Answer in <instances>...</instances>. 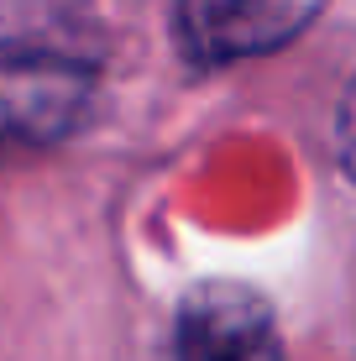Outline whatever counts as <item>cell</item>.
<instances>
[{
	"instance_id": "cell-2",
	"label": "cell",
	"mask_w": 356,
	"mask_h": 361,
	"mask_svg": "<svg viewBox=\"0 0 356 361\" xmlns=\"http://www.w3.org/2000/svg\"><path fill=\"white\" fill-rule=\"evenodd\" d=\"M325 0H178L173 37L194 68H226L293 42Z\"/></svg>"
},
{
	"instance_id": "cell-3",
	"label": "cell",
	"mask_w": 356,
	"mask_h": 361,
	"mask_svg": "<svg viewBox=\"0 0 356 361\" xmlns=\"http://www.w3.org/2000/svg\"><path fill=\"white\" fill-rule=\"evenodd\" d=\"M178 361H283L273 304L236 278L194 283L178 309Z\"/></svg>"
},
{
	"instance_id": "cell-4",
	"label": "cell",
	"mask_w": 356,
	"mask_h": 361,
	"mask_svg": "<svg viewBox=\"0 0 356 361\" xmlns=\"http://www.w3.org/2000/svg\"><path fill=\"white\" fill-rule=\"evenodd\" d=\"M336 142H340V163H346V173L356 178V79H351V90H346V99H340Z\"/></svg>"
},
{
	"instance_id": "cell-1",
	"label": "cell",
	"mask_w": 356,
	"mask_h": 361,
	"mask_svg": "<svg viewBox=\"0 0 356 361\" xmlns=\"http://www.w3.org/2000/svg\"><path fill=\"white\" fill-rule=\"evenodd\" d=\"M94 94L90 63L53 47L0 42V152L53 147L84 121Z\"/></svg>"
}]
</instances>
